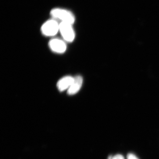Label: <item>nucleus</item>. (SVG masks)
I'll return each mask as SVG.
<instances>
[{"label": "nucleus", "mask_w": 159, "mask_h": 159, "mask_svg": "<svg viewBox=\"0 0 159 159\" xmlns=\"http://www.w3.org/2000/svg\"><path fill=\"white\" fill-rule=\"evenodd\" d=\"M74 77L71 76H66L60 80L57 83V88L60 92L68 90L73 83Z\"/></svg>", "instance_id": "nucleus-6"}, {"label": "nucleus", "mask_w": 159, "mask_h": 159, "mask_svg": "<svg viewBox=\"0 0 159 159\" xmlns=\"http://www.w3.org/2000/svg\"><path fill=\"white\" fill-rule=\"evenodd\" d=\"M52 18L59 21L60 22L69 23L74 25L75 17L70 11L62 8H54L50 11Z\"/></svg>", "instance_id": "nucleus-1"}, {"label": "nucleus", "mask_w": 159, "mask_h": 159, "mask_svg": "<svg viewBox=\"0 0 159 159\" xmlns=\"http://www.w3.org/2000/svg\"><path fill=\"white\" fill-rule=\"evenodd\" d=\"M83 82V79L81 76H77L74 77V81L70 88L68 90V94L70 96L77 94L81 89Z\"/></svg>", "instance_id": "nucleus-5"}, {"label": "nucleus", "mask_w": 159, "mask_h": 159, "mask_svg": "<svg viewBox=\"0 0 159 159\" xmlns=\"http://www.w3.org/2000/svg\"><path fill=\"white\" fill-rule=\"evenodd\" d=\"M49 47L53 52L58 54L64 53L66 50V43L62 40L53 39L49 43Z\"/></svg>", "instance_id": "nucleus-4"}, {"label": "nucleus", "mask_w": 159, "mask_h": 159, "mask_svg": "<svg viewBox=\"0 0 159 159\" xmlns=\"http://www.w3.org/2000/svg\"><path fill=\"white\" fill-rule=\"evenodd\" d=\"M73 25L69 23H60V33L63 39L67 42H72L75 39V33Z\"/></svg>", "instance_id": "nucleus-3"}, {"label": "nucleus", "mask_w": 159, "mask_h": 159, "mask_svg": "<svg viewBox=\"0 0 159 159\" xmlns=\"http://www.w3.org/2000/svg\"><path fill=\"white\" fill-rule=\"evenodd\" d=\"M113 157H112L111 155L108 157V158H107V159H113Z\"/></svg>", "instance_id": "nucleus-9"}, {"label": "nucleus", "mask_w": 159, "mask_h": 159, "mask_svg": "<svg viewBox=\"0 0 159 159\" xmlns=\"http://www.w3.org/2000/svg\"><path fill=\"white\" fill-rule=\"evenodd\" d=\"M60 23L54 19L46 21L41 28L42 34L45 36H54L59 32Z\"/></svg>", "instance_id": "nucleus-2"}, {"label": "nucleus", "mask_w": 159, "mask_h": 159, "mask_svg": "<svg viewBox=\"0 0 159 159\" xmlns=\"http://www.w3.org/2000/svg\"><path fill=\"white\" fill-rule=\"evenodd\" d=\"M127 159H139L135 155L132 153H129L127 156Z\"/></svg>", "instance_id": "nucleus-7"}, {"label": "nucleus", "mask_w": 159, "mask_h": 159, "mask_svg": "<svg viewBox=\"0 0 159 159\" xmlns=\"http://www.w3.org/2000/svg\"><path fill=\"white\" fill-rule=\"evenodd\" d=\"M113 159H124V158L122 155L117 154L113 157Z\"/></svg>", "instance_id": "nucleus-8"}]
</instances>
